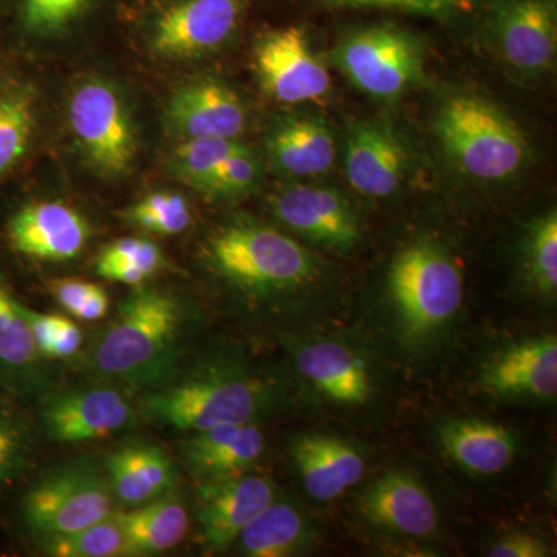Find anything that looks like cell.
Wrapping results in <instances>:
<instances>
[{
    "label": "cell",
    "mask_w": 557,
    "mask_h": 557,
    "mask_svg": "<svg viewBox=\"0 0 557 557\" xmlns=\"http://www.w3.org/2000/svg\"><path fill=\"white\" fill-rule=\"evenodd\" d=\"M482 386L498 398L555 399L557 341L544 335L505 348L482 372Z\"/></svg>",
    "instance_id": "18"
},
{
    "label": "cell",
    "mask_w": 557,
    "mask_h": 557,
    "mask_svg": "<svg viewBox=\"0 0 557 557\" xmlns=\"http://www.w3.org/2000/svg\"><path fill=\"white\" fill-rule=\"evenodd\" d=\"M249 0H171L150 21V46L172 60L218 50L237 30Z\"/></svg>",
    "instance_id": "10"
},
{
    "label": "cell",
    "mask_w": 557,
    "mask_h": 557,
    "mask_svg": "<svg viewBox=\"0 0 557 557\" xmlns=\"http://www.w3.org/2000/svg\"><path fill=\"white\" fill-rule=\"evenodd\" d=\"M408 153L391 127L370 121L354 124L348 132L346 175L362 196H392L405 180Z\"/></svg>",
    "instance_id": "20"
},
{
    "label": "cell",
    "mask_w": 557,
    "mask_h": 557,
    "mask_svg": "<svg viewBox=\"0 0 557 557\" xmlns=\"http://www.w3.org/2000/svg\"><path fill=\"white\" fill-rule=\"evenodd\" d=\"M116 502L135 508L168 496L178 483L177 469L166 450L152 443H127L104 463Z\"/></svg>",
    "instance_id": "23"
},
{
    "label": "cell",
    "mask_w": 557,
    "mask_h": 557,
    "mask_svg": "<svg viewBox=\"0 0 557 557\" xmlns=\"http://www.w3.org/2000/svg\"><path fill=\"white\" fill-rule=\"evenodd\" d=\"M11 401L0 395V493L27 478L35 457L30 423Z\"/></svg>",
    "instance_id": "31"
},
{
    "label": "cell",
    "mask_w": 557,
    "mask_h": 557,
    "mask_svg": "<svg viewBox=\"0 0 557 557\" xmlns=\"http://www.w3.org/2000/svg\"><path fill=\"white\" fill-rule=\"evenodd\" d=\"M44 362L24 304L0 274V395L13 401H39L53 386Z\"/></svg>",
    "instance_id": "16"
},
{
    "label": "cell",
    "mask_w": 557,
    "mask_h": 557,
    "mask_svg": "<svg viewBox=\"0 0 557 557\" xmlns=\"http://www.w3.org/2000/svg\"><path fill=\"white\" fill-rule=\"evenodd\" d=\"M123 219L149 233L175 236L189 228L193 214L182 194L152 193L127 208Z\"/></svg>",
    "instance_id": "34"
},
{
    "label": "cell",
    "mask_w": 557,
    "mask_h": 557,
    "mask_svg": "<svg viewBox=\"0 0 557 557\" xmlns=\"http://www.w3.org/2000/svg\"><path fill=\"white\" fill-rule=\"evenodd\" d=\"M269 394L267 384L239 362L212 359L146 392L139 413L160 426L199 432L251 423L269 405Z\"/></svg>",
    "instance_id": "2"
},
{
    "label": "cell",
    "mask_w": 557,
    "mask_h": 557,
    "mask_svg": "<svg viewBox=\"0 0 557 557\" xmlns=\"http://www.w3.org/2000/svg\"><path fill=\"white\" fill-rule=\"evenodd\" d=\"M296 369L322 395L341 405H366L370 398V376L361 358L333 341L304 344L295 354Z\"/></svg>",
    "instance_id": "24"
},
{
    "label": "cell",
    "mask_w": 557,
    "mask_h": 557,
    "mask_svg": "<svg viewBox=\"0 0 557 557\" xmlns=\"http://www.w3.org/2000/svg\"><path fill=\"white\" fill-rule=\"evenodd\" d=\"M348 79L375 98H394L421 78L423 57L416 38L395 27L351 33L335 51Z\"/></svg>",
    "instance_id": "9"
},
{
    "label": "cell",
    "mask_w": 557,
    "mask_h": 557,
    "mask_svg": "<svg viewBox=\"0 0 557 557\" xmlns=\"http://www.w3.org/2000/svg\"><path fill=\"white\" fill-rule=\"evenodd\" d=\"M255 61L263 89L284 104L321 100L332 89L324 61L311 49L306 30L295 25L263 35Z\"/></svg>",
    "instance_id": "11"
},
{
    "label": "cell",
    "mask_w": 557,
    "mask_h": 557,
    "mask_svg": "<svg viewBox=\"0 0 557 557\" xmlns=\"http://www.w3.org/2000/svg\"><path fill=\"white\" fill-rule=\"evenodd\" d=\"M36 91L30 83L0 78V178L24 159L36 129Z\"/></svg>",
    "instance_id": "29"
},
{
    "label": "cell",
    "mask_w": 557,
    "mask_h": 557,
    "mask_svg": "<svg viewBox=\"0 0 557 557\" xmlns=\"http://www.w3.org/2000/svg\"><path fill=\"white\" fill-rule=\"evenodd\" d=\"M438 438L458 467L474 475L500 474L518 453V440L507 426L475 418L446 421Z\"/></svg>",
    "instance_id": "25"
},
{
    "label": "cell",
    "mask_w": 557,
    "mask_h": 557,
    "mask_svg": "<svg viewBox=\"0 0 557 557\" xmlns=\"http://www.w3.org/2000/svg\"><path fill=\"white\" fill-rule=\"evenodd\" d=\"M70 129L90 166L106 175L126 174L137 157L134 124L108 81L81 83L69 102Z\"/></svg>",
    "instance_id": "7"
},
{
    "label": "cell",
    "mask_w": 557,
    "mask_h": 557,
    "mask_svg": "<svg viewBox=\"0 0 557 557\" xmlns=\"http://www.w3.org/2000/svg\"><path fill=\"white\" fill-rule=\"evenodd\" d=\"M242 145L228 138H189L172 153L175 177L200 193H207L212 175L223 160L236 152Z\"/></svg>",
    "instance_id": "33"
},
{
    "label": "cell",
    "mask_w": 557,
    "mask_h": 557,
    "mask_svg": "<svg viewBox=\"0 0 557 557\" xmlns=\"http://www.w3.org/2000/svg\"><path fill=\"white\" fill-rule=\"evenodd\" d=\"M100 288V285L79 281V278H60V281H54L50 287L51 295L60 302L62 309L69 311L76 319Z\"/></svg>",
    "instance_id": "40"
},
{
    "label": "cell",
    "mask_w": 557,
    "mask_h": 557,
    "mask_svg": "<svg viewBox=\"0 0 557 557\" xmlns=\"http://www.w3.org/2000/svg\"><path fill=\"white\" fill-rule=\"evenodd\" d=\"M166 121L168 127L183 139H234L247 126V110L225 84L200 79L180 87L172 95Z\"/></svg>",
    "instance_id": "17"
},
{
    "label": "cell",
    "mask_w": 557,
    "mask_h": 557,
    "mask_svg": "<svg viewBox=\"0 0 557 557\" xmlns=\"http://www.w3.org/2000/svg\"><path fill=\"white\" fill-rule=\"evenodd\" d=\"M94 0H17V21L25 35L50 38L69 30Z\"/></svg>",
    "instance_id": "36"
},
{
    "label": "cell",
    "mask_w": 557,
    "mask_h": 557,
    "mask_svg": "<svg viewBox=\"0 0 557 557\" xmlns=\"http://www.w3.org/2000/svg\"><path fill=\"white\" fill-rule=\"evenodd\" d=\"M115 502L104 465L75 458L50 468L25 491L21 516L40 539L60 536L109 518Z\"/></svg>",
    "instance_id": "6"
},
{
    "label": "cell",
    "mask_w": 557,
    "mask_h": 557,
    "mask_svg": "<svg viewBox=\"0 0 557 557\" xmlns=\"http://www.w3.org/2000/svg\"><path fill=\"white\" fill-rule=\"evenodd\" d=\"M164 267L161 249L153 242L123 237L102 249L97 259L98 276L138 287Z\"/></svg>",
    "instance_id": "30"
},
{
    "label": "cell",
    "mask_w": 557,
    "mask_h": 557,
    "mask_svg": "<svg viewBox=\"0 0 557 557\" xmlns=\"http://www.w3.org/2000/svg\"><path fill=\"white\" fill-rule=\"evenodd\" d=\"M33 338L44 359H65L78 354L83 346V332L72 319L61 314L39 313L24 306Z\"/></svg>",
    "instance_id": "37"
},
{
    "label": "cell",
    "mask_w": 557,
    "mask_h": 557,
    "mask_svg": "<svg viewBox=\"0 0 557 557\" xmlns=\"http://www.w3.org/2000/svg\"><path fill=\"white\" fill-rule=\"evenodd\" d=\"M259 177V163L245 146L220 163L207 193L214 197H237L255 186Z\"/></svg>",
    "instance_id": "38"
},
{
    "label": "cell",
    "mask_w": 557,
    "mask_h": 557,
    "mask_svg": "<svg viewBox=\"0 0 557 557\" xmlns=\"http://www.w3.org/2000/svg\"><path fill=\"white\" fill-rule=\"evenodd\" d=\"M487 555L491 557H547L552 555L544 539L530 533H515L500 539L491 547Z\"/></svg>",
    "instance_id": "41"
},
{
    "label": "cell",
    "mask_w": 557,
    "mask_h": 557,
    "mask_svg": "<svg viewBox=\"0 0 557 557\" xmlns=\"http://www.w3.org/2000/svg\"><path fill=\"white\" fill-rule=\"evenodd\" d=\"M185 330V309L174 295L135 289L95 339L87 366L100 381L152 391L177 373Z\"/></svg>",
    "instance_id": "1"
},
{
    "label": "cell",
    "mask_w": 557,
    "mask_h": 557,
    "mask_svg": "<svg viewBox=\"0 0 557 557\" xmlns=\"http://www.w3.org/2000/svg\"><path fill=\"white\" fill-rule=\"evenodd\" d=\"M265 449L262 431L251 423L222 424L193 432L183 446V460L199 482L245 474Z\"/></svg>",
    "instance_id": "21"
},
{
    "label": "cell",
    "mask_w": 557,
    "mask_h": 557,
    "mask_svg": "<svg viewBox=\"0 0 557 557\" xmlns=\"http://www.w3.org/2000/svg\"><path fill=\"white\" fill-rule=\"evenodd\" d=\"M362 516L380 530L410 537L431 536L438 528L434 498L406 471H387L359 498Z\"/></svg>",
    "instance_id": "19"
},
{
    "label": "cell",
    "mask_w": 557,
    "mask_h": 557,
    "mask_svg": "<svg viewBox=\"0 0 557 557\" xmlns=\"http://www.w3.org/2000/svg\"><path fill=\"white\" fill-rule=\"evenodd\" d=\"M42 549L57 557H120L126 556L127 542L121 525L120 512L60 536L42 539Z\"/></svg>",
    "instance_id": "32"
},
{
    "label": "cell",
    "mask_w": 557,
    "mask_h": 557,
    "mask_svg": "<svg viewBox=\"0 0 557 557\" xmlns=\"http://www.w3.org/2000/svg\"><path fill=\"white\" fill-rule=\"evenodd\" d=\"M493 30L502 57L519 72L536 75L555 64L556 0H502Z\"/></svg>",
    "instance_id": "14"
},
{
    "label": "cell",
    "mask_w": 557,
    "mask_h": 557,
    "mask_svg": "<svg viewBox=\"0 0 557 557\" xmlns=\"http://www.w3.org/2000/svg\"><path fill=\"white\" fill-rule=\"evenodd\" d=\"M276 500V487L263 475H234L200 482L197 491V522L201 539L212 549L228 547L242 531Z\"/></svg>",
    "instance_id": "13"
},
{
    "label": "cell",
    "mask_w": 557,
    "mask_h": 557,
    "mask_svg": "<svg viewBox=\"0 0 557 557\" xmlns=\"http://www.w3.org/2000/svg\"><path fill=\"white\" fill-rule=\"evenodd\" d=\"M289 454L304 487L314 500H335L364 475L366 461L361 454L330 435H299L293 440Z\"/></svg>",
    "instance_id": "22"
},
{
    "label": "cell",
    "mask_w": 557,
    "mask_h": 557,
    "mask_svg": "<svg viewBox=\"0 0 557 557\" xmlns=\"http://www.w3.org/2000/svg\"><path fill=\"white\" fill-rule=\"evenodd\" d=\"M39 403L47 437L67 445L112 437L134 426L139 416L127 395L108 381L50 391Z\"/></svg>",
    "instance_id": "8"
},
{
    "label": "cell",
    "mask_w": 557,
    "mask_h": 557,
    "mask_svg": "<svg viewBox=\"0 0 557 557\" xmlns=\"http://www.w3.org/2000/svg\"><path fill=\"white\" fill-rule=\"evenodd\" d=\"M89 234L86 219L60 201L24 205L7 222L10 248L24 258L44 262L78 258Z\"/></svg>",
    "instance_id": "15"
},
{
    "label": "cell",
    "mask_w": 557,
    "mask_h": 557,
    "mask_svg": "<svg viewBox=\"0 0 557 557\" xmlns=\"http://www.w3.org/2000/svg\"><path fill=\"white\" fill-rule=\"evenodd\" d=\"M309 520L293 505L271 502L269 507L249 522L237 542L251 557H287L309 545Z\"/></svg>",
    "instance_id": "28"
},
{
    "label": "cell",
    "mask_w": 557,
    "mask_h": 557,
    "mask_svg": "<svg viewBox=\"0 0 557 557\" xmlns=\"http://www.w3.org/2000/svg\"><path fill=\"white\" fill-rule=\"evenodd\" d=\"M527 277L541 295L557 289V214L555 209L531 225L527 240Z\"/></svg>",
    "instance_id": "35"
},
{
    "label": "cell",
    "mask_w": 557,
    "mask_h": 557,
    "mask_svg": "<svg viewBox=\"0 0 557 557\" xmlns=\"http://www.w3.org/2000/svg\"><path fill=\"white\" fill-rule=\"evenodd\" d=\"M325 2L341 9L398 10L435 17L465 13L474 5V0H325Z\"/></svg>",
    "instance_id": "39"
},
{
    "label": "cell",
    "mask_w": 557,
    "mask_h": 557,
    "mask_svg": "<svg viewBox=\"0 0 557 557\" xmlns=\"http://www.w3.org/2000/svg\"><path fill=\"white\" fill-rule=\"evenodd\" d=\"M120 520L126 534V556L170 552L182 544L189 528L188 511L172 493L129 512H120Z\"/></svg>",
    "instance_id": "27"
},
{
    "label": "cell",
    "mask_w": 557,
    "mask_h": 557,
    "mask_svg": "<svg viewBox=\"0 0 557 557\" xmlns=\"http://www.w3.org/2000/svg\"><path fill=\"white\" fill-rule=\"evenodd\" d=\"M388 296L399 327L412 341L428 339L448 325L463 302V277L442 245L418 240L395 256Z\"/></svg>",
    "instance_id": "4"
},
{
    "label": "cell",
    "mask_w": 557,
    "mask_h": 557,
    "mask_svg": "<svg viewBox=\"0 0 557 557\" xmlns=\"http://www.w3.org/2000/svg\"><path fill=\"white\" fill-rule=\"evenodd\" d=\"M271 208L284 225L322 247L347 252L361 239L357 214L338 190L287 186L273 197Z\"/></svg>",
    "instance_id": "12"
},
{
    "label": "cell",
    "mask_w": 557,
    "mask_h": 557,
    "mask_svg": "<svg viewBox=\"0 0 557 557\" xmlns=\"http://www.w3.org/2000/svg\"><path fill=\"white\" fill-rule=\"evenodd\" d=\"M270 152L282 171L295 177H317L332 170L336 159L335 135L318 119H288L271 134Z\"/></svg>",
    "instance_id": "26"
},
{
    "label": "cell",
    "mask_w": 557,
    "mask_h": 557,
    "mask_svg": "<svg viewBox=\"0 0 557 557\" xmlns=\"http://www.w3.org/2000/svg\"><path fill=\"white\" fill-rule=\"evenodd\" d=\"M207 255L220 276L255 295L299 287L313 273L306 248L259 223L237 222L220 230L209 240Z\"/></svg>",
    "instance_id": "5"
},
{
    "label": "cell",
    "mask_w": 557,
    "mask_h": 557,
    "mask_svg": "<svg viewBox=\"0 0 557 557\" xmlns=\"http://www.w3.org/2000/svg\"><path fill=\"white\" fill-rule=\"evenodd\" d=\"M435 129L443 148L469 177L500 182L525 164L528 143L522 131L493 102L458 95L440 110Z\"/></svg>",
    "instance_id": "3"
}]
</instances>
